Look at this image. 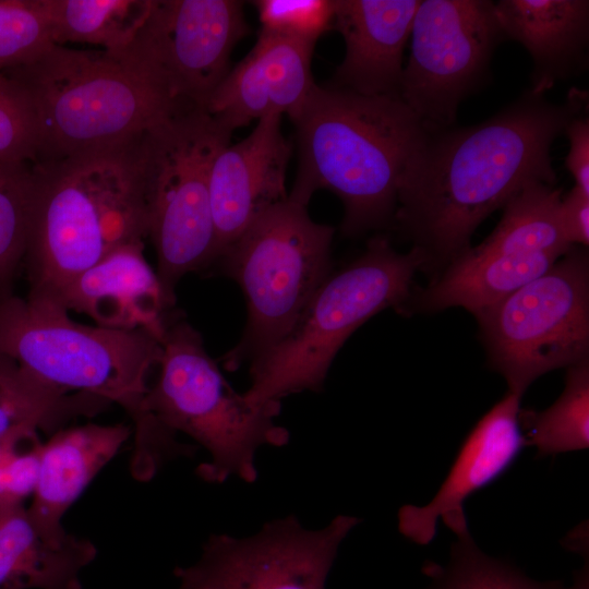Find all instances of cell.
I'll list each match as a JSON object with an SVG mask.
<instances>
[{
    "label": "cell",
    "mask_w": 589,
    "mask_h": 589,
    "mask_svg": "<svg viewBox=\"0 0 589 589\" xmlns=\"http://www.w3.org/2000/svg\"><path fill=\"white\" fill-rule=\"evenodd\" d=\"M587 109L588 93L579 88L562 104L528 88L478 124L425 133L401 177L393 225L438 273L525 188L555 185L552 144Z\"/></svg>",
    "instance_id": "6da1fadb"
},
{
    "label": "cell",
    "mask_w": 589,
    "mask_h": 589,
    "mask_svg": "<svg viewBox=\"0 0 589 589\" xmlns=\"http://www.w3.org/2000/svg\"><path fill=\"white\" fill-rule=\"evenodd\" d=\"M290 120L298 170L288 197L308 206L316 191H330L348 237L393 225L401 177L426 133L401 98L315 84Z\"/></svg>",
    "instance_id": "7a4b0ae2"
},
{
    "label": "cell",
    "mask_w": 589,
    "mask_h": 589,
    "mask_svg": "<svg viewBox=\"0 0 589 589\" xmlns=\"http://www.w3.org/2000/svg\"><path fill=\"white\" fill-rule=\"evenodd\" d=\"M139 139L33 163L35 199L25 254L29 293L52 297L111 251L147 238Z\"/></svg>",
    "instance_id": "3957f363"
},
{
    "label": "cell",
    "mask_w": 589,
    "mask_h": 589,
    "mask_svg": "<svg viewBox=\"0 0 589 589\" xmlns=\"http://www.w3.org/2000/svg\"><path fill=\"white\" fill-rule=\"evenodd\" d=\"M2 73L31 113L35 161L130 144L185 104L119 55L101 49L52 45Z\"/></svg>",
    "instance_id": "277c9868"
},
{
    "label": "cell",
    "mask_w": 589,
    "mask_h": 589,
    "mask_svg": "<svg viewBox=\"0 0 589 589\" xmlns=\"http://www.w3.org/2000/svg\"><path fill=\"white\" fill-rule=\"evenodd\" d=\"M0 353L57 389L119 405L134 428L133 454L149 456L166 429L145 408L160 353L149 333L75 322L56 299L0 297Z\"/></svg>",
    "instance_id": "5b68a950"
},
{
    "label": "cell",
    "mask_w": 589,
    "mask_h": 589,
    "mask_svg": "<svg viewBox=\"0 0 589 589\" xmlns=\"http://www.w3.org/2000/svg\"><path fill=\"white\" fill-rule=\"evenodd\" d=\"M428 264L419 248L399 253L386 237L372 238L362 255L322 283L290 332L250 364L244 399L256 408L280 409L287 396L322 390L349 336L387 308L404 311L416 273Z\"/></svg>",
    "instance_id": "8992f818"
},
{
    "label": "cell",
    "mask_w": 589,
    "mask_h": 589,
    "mask_svg": "<svg viewBox=\"0 0 589 589\" xmlns=\"http://www.w3.org/2000/svg\"><path fill=\"white\" fill-rule=\"evenodd\" d=\"M161 353L145 408L173 433L190 436L209 459L197 467L201 479L221 483L235 476L252 483L255 456L263 446L287 445L277 408H256L236 393L205 350L201 334L184 318L168 316Z\"/></svg>",
    "instance_id": "52a82bcc"
},
{
    "label": "cell",
    "mask_w": 589,
    "mask_h": 589,
    "mask_svg": "<svg viewBox=\"0 0 589 589\" xmlns=\"http://www.w3.org/2000/svg\"><path fill=\"white\" fill-rule=\"evenodd\" d=\"M231 134L204 108L184 104L139 139L147 238L171 308L181 278L217 261L211 172Z\"/></svg>",
    "instance_id": "ba28073f"
},
{
    "label": "cell",
    "mask_w": 589,
    "mask_h": 589,
    "mask_svg": "<svg viewBox=\"0 0 589 589\" xmlns=\"http://www.w3.org/2000/svg\"><path fill=\"white\" fill-rule=\"evenodd\" d=\"M289 197L260 215L217 260L244 293L248 320L224 357L229 371L250 364L292 328L330 275L334 228L314 221Z\"/></svg>",
    "instance_id": "9c48e42d"
},
{
    "label": "cell",
    "mask_w": 589,
    "mask_h": 589,
    "mask_svg": "<svg viewBox=\"0 0 589 589\" xmlns=\"http://www.w3.org/2000/svg\"><path fill=\"white\" fill-rule=\"evenodd\" d=\"M489 363L522 396L538 377L589 360V257L572 247L546 273L474 315Z\"/></svg>",
    "instance_id": "30bf717a"
},
{
    "label": "cell",
    "mask_w": 589,
    "mask_h": 589,
    "mask_svg": "<svg viewBox=\"0 0 589 589\" xmlns=\"http://www.w3.org/2000/svg\"><path fill=\"white\" fill-rule=\"evenodd\" d=\"M561 199L555 185L525 188L502 208L491 235L452 260L406 306L411 302L423 312L460 306L476 315L542 276L574 247L562 229Z\"/></svg>",
    "instance_id": "8fae6325"
},
{
    "label": "cell",
    "mask_w": 589,
    "mask_h": 589,
    "mask_svg": "<svg viewBox=\"0 0 589 589\" xmlns=\"http://www.w3.org/2000/svg\"><path fill=\"white\" fill-rule=\"evenodd\" d=\"M410 36L400 98L426 133L450 128L459 105L489 82L493 53L506 40L494 1L423 0Z\"/></svg>",
    "instance_id": "7c38bea8"
},
{
    "label": "cell",
    "mask_w": 589,
    "mask_h": 589,
    "mask_svg": "<svg viewBox=\"0 0 589 589\" xmlns=\"http://www.w3.org/2000/svg\"><path fill=\"white\" fill-rule=\"evenodd\" d=\"M248 33L241 1L153 0L135 37L115 53L175 100L205 109L230 71L235 46Z\"/></svg>",
    "instance_id": "4fadbf2b"
},
{
    "label": "cell",
    "mask_w": 589,
    "mask_h": 589,
    "mask_svg": "<svg viewBox=\"0 0 589 589\" xmlns=\"http://www.w3.org/2000/svg\"><path fill=\"white\" fill-rule=\"evenodd\" d=\"M358 524L338 515L312 530L290 515L251 537L212 534L195 563L175 569L178 589H325L339 546Z\"/></svg>",
    "instance_id": "5bb4252c"
},
{
    "label": "cell",
    "mask_w": 589,
    "mask_h": 589,
    "mask_svg": "<svg viewBox=\"0 0 589 589\" xmlns=\"http://www.w3.org/2000/svg\"><path fill=\"white\" fill-rule=\"evenodd\" d=\"M521 396L507 392L473 426L434 497L424 506L405 505L398 529L409 540L428 544L441 519L456 537L468 533L466 500L502 476L526 446L519 424Z\"/></svg>",
    "instance_id": "9a60e30c"
},
{
    "label": "cell",
    "mask_w": 589,
    "mask_h": 589,
    "mask_svg": "<svg viewBox=\"0 0 589 589\" xmlns=\"http://www.w3.org/2000/svg\"><path fill=\"white\" fill-rule=\"evenodd\" d=\"M291 152L281 117L269 116L245 139L218 153L209 183L217 260L260 215L288 197Z\"/></svg>",
    "instance_id": "2e32d148"
},
{
    "label": "cell",
    "mask_w": 589,
    "mask_h": 589,
    "mask_svg": "<svg viewBox=\"0 0 589 589\" xmlns=\"http://www.w3.org/2000/svg\"><path fill=\"white\" fill-rule=\"evenodd\" d=\"M313 50V45L260 32L205 110L231 132L269 116L292 119L316 84L311 70Z\"/></svg>",
    "instance_id": "e0dca14e"
},
{
    "label": "cell",
    "mask_w": 589,
    "mask_h": 589,
    "mask_svg": "<svg viewBox=\"0 0 589 589\" xmlns=\"http://www.w3.org/2000/svg\"><path fill=\"white\" fill-rule=\"evenodd\" d=\"M50 298L69 312L91 317L95 325L142 329L159 341L172 310L156 271L145 259L144 242L117 248Z\"/></svg>",
    "instance_id": "ac0fdd59"
},
{
    "label": "cell",
    "mask_w": 589,
    "mask_h": 589,
    "mask_svg": "<svg viewBox=\"0 0 589 589\" xmlns=\"http://www.w3.org/2000/svg\"><path fill=\"white\" fill-rule=\"evenodd\" d=\"M421 0H334L333 28L345 56L330 85L364 96L399 97L402 56Z\"/></svg>",
    "instance_id": "d6986e66"
},
{
    "label": "cell",
    "mask_w": 589,
    "mask_h": 589,
    "mask_svg": "<svg viewBox=\"0 0 589 589\" xmlns=\"http://www.w3.org/2000/svg\"><path fill=\"white\" fill-rule=\"evenodd\" d=\"M495 12L505 39L530 55L529 89L544 95L588 68V0H500Z\"/></svg>",
    "instance_id": "ffe728a7"
},
{
    "label": "cell",
    "mask_w": 589,
    "mask_h": 589,
    "mask_svg": "<svg viewBox=\"0 0 589 589\" xmlns=\"http://www.w3.org/2000/svg\"><path fill=\"white\" fill-rule=\"evenodd\" d=\"M95 544L36 518L23 504L0 507V589H82Z\"/></svg>",
    "instance_id": "44dd1931"
},
{
    "label": "cell",
    "mask_w": 589,
    "mask_h": 589,
    "mask_svg": "<svg viewBox=\"0 0 589 589\" xmlns=\"http://www.w3.org/2000/svg\"><path fill=\"white\" fill-rule=\"evenodd\" d=\"M125 424L61 428L41 443L29 512L59 526L65 512L130 437Z\"/></svg>",
    "instance_id": "7402d4cb"
},
{
    "label": "cell",
    "mask_w": 589,
    "mask_h": 589,
    "mask_svg": "<svg viewBox=\"0 0 589 589\" xmlns=\"http://www.w3.org/2000/svg\"><path fill=\"white\" fill-rule=\"evenodd\" d=\"M108 405L94 396L47 385L0 353V436L22 425L56 432L70 420L94 416Z\"/></svg>",
    "instance_id": "603a6c76"
},
{
    "label": "cell",
    "mask_w": 589,
    "mask_h": 589,
    "mask_svg": "<svg viewBox=\"0 0 589 589\" xmlns=\"http://www.w3.org/2000/svg\"><path fill=\"white\" fill-rule=\"evenodd\" d=\"M153 0H46L55 45L85 44L116 52L147 19Z\"/></svg>",
    "instance_id": "cb8c5ba5"
},
{
    "label": "cell",
    "mask_w": 589,
    "mask_h": 589,
    "mask_svg": "<svg viewBox=\"0 0 589 589\" xmlns=\"http://www.w3.org/2000/svg\"><path fill=\"white\" fill-rule=\"evenodd\" d=\"M526 445L540 456L582 450L589 446V360L567 368L561 396L541 411H519Z\"/></svg>",
    "instance_id": "d4e9b609"
},
{
    "label": "cell",
    "mask_w": 589,
    "mask_h": 589,
    "mask_svg": "<svg viewBox=\"0 0 589 589\" xmlns=\"http://www.w3.org/2000/svg\"><path fill=\"white\" fill-rule=\"evenodd\" d=\"M423 572L430 579L428 589H589L587 564L572 586L538 581L506 561L485 554L469 532L457 537L445 565L429 562Z\"/></svg>",
    "instance_id": "484cf974"
},
{
    "label": "cell",
    "mask_w": 589,
    "mask_h": 589,
    "mask_svg": "<svg viewBox=\"0 0 589 589\" xmlns=\"http://www.w3.org/2000/svg\"><path fill=\"white\" fill-rule=\"evenodd\" d=\"M34 199L33 163L0 159V297L25 257Z\"/></svg>",
    "instance_id": "4316f807"
},
{
    "label": "cell",
    "mask_w": 589,
    "mask_h": 589,
    "mask_svg": "<svg viewBox=\"0 0 589 589\" xmlns=\"http://www.w3.org/2000/svg\"><path fill=\"white\" fill-rule=\"evenodd\" d=\"M52 45L46 0H0V73L33 61Z\"/></svg>",
    "instance_id": "83f0119b"
},
{
    "label": "cell",
    "mask_w": 589,
    "mask_h": 589,
    "mask_svg": "<svg viewBox=\"0 0 589 589\" xmlns=\"http://www.w3.org/2000/svg\"><path fill=\"white\" fill-rule=\"evenodd\" d=\"M261 32L315 46L333 29L334 0H257Z\"/></svg>",
    "instance_id": "f1b7e54d"
},
{
    "label": "cell",
    "mask_w": 589,
    "mask_h": 589,
    "mask_svg": "<svg viewBox=\"0 0 589 589\" xmlns=\"http://www.w3.org/2000/svg\"><path fill=\"white\" fill-rule=\"evenodd\" d=\"M40 446L38 430L32 425L0 436V507L23 504L33 494Z\"/></svg>",
    "instance_id": "f546056e"
},
{
    "label": "cell",
    "mask_w": 589,
    "mask_h": 589,
    "mask_svg": "<svg viewBox=\"0 0 589 589\" xmlns=\"http://www.w3.org/2000/svg\"><path fill=\"white\" fill-rule=\"evenodd\" d=\"M0 159L35 163L36 136L31 113L10 80L0 73Z\"/></svg>",
    "instance_id": "4dcf8cb0"
},
{
    "label": "cell",
    "mask_w": 589,
    "mask_h": 589,
    "mask_svg": "<svg viewBox=\"0 0 589 589\" xmlns=\"http://www.w3.org/2000/svg\"><path fill=\"white\" fill-rule=\"evenodd\" d=\"M588 110L574 117L564 132L569 142L565 166L575 185L589 193V118Z\"/></svg>",
    "instance_id": "1f68e13d"
},
{
    "label": "cell",
    "mask_w": 589,
    "mask_h": 589,
    "mask_svg": "<svg viewBox=\"0 0 589 589\" xmlns=\"http://www.w3.org/2000/svg\"><path fill=\"white\" fill-rule=\"evenodd\" d=\"M561 225L566 240L575 247L589 244V193L574 185L560 204Z\"/></svg>",
    "instance_id": "d6a6232c"
}]
</instances>
